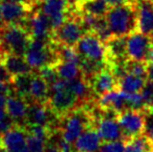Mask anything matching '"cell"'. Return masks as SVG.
<instances>
[{"mask_svg":"<svg viewBox=\"0 0 153 152\" xmlns=\"http://www.w3.org/2000/svg\"><path fill=\"white\" fill-rule=\"evenodd\" d=\"M92 102L77 106L59 119L57 130H59L64 140L70 144H74L85 129L94 127V117L91 110Z\"/></svg>","mask_w":153,"mask_h":152,"instance_id":"obj_1","label":"cell"},{"mask_svg":"<svg viewBox=\"0 0 153 152\" xmlns=\"http://www.w3.org/2000/svg\"><path fill=\"white\" fill-rule=\"evenodd\" d=\"M105 19L114 37H128L131 33L137 30V16L135 0L129 3L111 6Z\"/></svg>","mask_w":153,"mask_h":152,"instance_id":"obj_2","label":"cell"},{"mask_svg":"<svg viewBox=\"0 0 153 152\" xmlns=\"http://www.w3.org/2000/svg\"><path fill=\"white\" fill-rule=\"evenodd\" d=\"M47 104L59 119L80 105L78 98L69 87V81L62 78L50 85V95Z\"/></svg>","mask_w":153,"mask_h":152,"instance_id":"obj_3","label":"cell"},{"mask_svg":"<svg viewBox=\"0 0 153 152\" xmlns=\"http://www.w3.org/2000/svg\"><path fill=\"white\" fill-rule=\"evenodd\" d=\"M0 33H1V47L4 54L14 53L24 56L32 38L29 31L23 25H5Z\"/></svg>","mask_w":153,"mask_h":152,"instance_id":"obj_4","label":"cell"},{"mask_svg":"<svg viewBox=\"0 0 153 152\" xmlns=\"http://www.w3.org/2000/svg\"><path fill=\"white\" fill-rule=\"evenodd\" d=\"M85 33L87 31L82 26L80 15L72 12L61 26L52 31L51 41L56 45L75 47Z\"/></svg>","mask_w":153,"mask_h":152,"instance_id":"obj_5","label":"cell"},{"mask_svg":"<svg viewBox=\"0 0 153 152\" xmlns=\"http://www.w3.org/2000/svg\"><path fill=\"white\" fill-rule=\"evenodd\" d=\"M117 120L124 133L125 141L145 133L146 113L143 110L127 108L118 113Z\"/></svg>","mask_w":153,"mask_h":152,"instance_id":"obj_6","label":"cell"},{"mask_svg":"<svg viewBox=\"0 0 153 152\" xmlns=\"http://www.w3.org/2000/svg\"><path fill=\"white\" fill-rule=\"evenodd\" d=\"M152 45V37L146 36L137 30H134L127 37V61L148 63Z\"/></svg>","mask_w":153,"mask_h":152,"instance_id":"obj_7","label":"cell"},{"mask_svg":"<svg viewBox=\"0 0 153 152\" xmlns=\"http://www.w3.org/2000/svg\"><path fill=\"white\" fill-rule=\"evenodd\" d=\"M75 48L83 59L105 63V45L92 31H87L78 41Z\"/></svg>","mask_w":153,"mask_h":152,"instance_id":"obj_8","label":"cell"},{"mask_svg":"<svg viewBox=\"0 0 153 152\" xmlns=\"http://www.w3.org/2000/svg\"><path fill=\"white\" fill-rule=\"evenodd\" d=\"M89 82L91 85L92 92L96 99L111 91L120 90L119 79L114 74L113 70L108 66H105L103 69L97 72L90 79Z\"/></svg>","mask_w":153,"mask_h":152,"instance_id":"obj_9","label":"cell"},{"mask_svg":"<svg viewBox=\"0 0 153 152\" xmlns=\"http://www.w3.org/2000/svg\"><path fill=\"white\" fill-rule=\"evenodd\" d=\"M23 26L29 31L32 39L51 40V23L49 18L41 10H33Z\"/></svg>","mask_w":153,"mask_h":152,"instance_id":"obj_10","label":"cell"},{"mask_svg":"<svg viewBox=\"0 0 153 152\" xmlns=\"http://www.w3.org/2000/svg\"><path fill=\"white\" fill-rule=\"evenodd\" d=\"M0 144L7 152H29L25 126L15 124L0 136Z\"/></svg>","mask_w":153,"mask_h":152,"instance_id":"obj_11","label":"cell"},{"mask_svg":"<svg viewBox=\"0 0 153 152\" xmlns=\"http://www.w3.org/2000/svg\"><path fill=\"white\" fill-rule=\"evenodd\" d=\"M34 6L24 3H13V2H1L2 16L5 25L20 24L24 25L29 15L34 10Z\"/></svg>","mask_w":153,"mask_h":152,"instance_id":"obj_12","label":"cell"},{"mask_svg":"<svg viewBox=\"0 0 153 152\" xmlns=\"http://www.w3.org/2000/svg\"><path fill=\"white\" fill-rule=\"evenodd\" d=\"M137 30L151 37L153 33V0H135Z\"/></svg>","mask_w":153,"mask_h":152,"instance_id":"obj_13","label":"cell"},{"mask_svg":"<svg viewBox=\"0 0 153 152\" xmlns=\"http://www.w3.org/2000/svg\"><path fill=\"white\" fill-rule=\"evenodd\" d=\"M28 110V101L17 95H8L5 104V112L14 122L19 125L25 126V118Z\"/></svg>","mask_w":153,"mask_h":152,"instance_id":"obj_14","label":"cell"},{"mask_svg":"<svg viewBox=\"0 0 153 152\" xmlns=\"http://www.w3.org/2000/svg\"><path fill=\"white\" fill-rule=\"evenodd\" d=\"M102 144V140L99 136L95 127L85 129L74 142L75 152H98Z\"/></svg>","mask_w":153,"mask_h":152,"instance_id":"obj_15","label":"cell"},{"mask_svg":"<svg viewBox=\"0 0 153 152\" xmlns=\"http://www.w3.org/2000/svg\"><path fill=\"white\" fill-rule=\"evenodd\" d=\"M1 63L12 76H18L33 72L24 56L14 53H5L2 56Z\"/></svg>","mask_w":153,"mask_h":152,"instance_id":"obj_16","label":"cell"},{"mask_svg":"<svg viewBox=\"0 0 153 152\" xmlns=\"http://www.w3.org/2000/svg\"><path fill=\"white\" fill-rule=\"evenodd\" d=\"M49 95H50V85L42 76H40L34 71L30 81V87H29L28 102L33 101L46 103L49 99Z\"/></svg>","mask_w":153,"mask_h":152,"instance_id":"obj_17","label":"cell"},{"mask_svg":"<svg viewBox=\"0 0 153 152\" xmlns=\"http://www.w3.org/2000/svg\"><path fill=\"white\" fill-rule=\"evenodd\" d=\"M111 6L104 0H75L74 12L105 17Z\"/></svg>","mask_w":153,"mask_h":152,"instance_id":"obj_18","label":"cell"},{"mask_svg":"<svg viewBox=\"0 0 153 152\" xmlns=\"http://www.w3.org/2000/svg\"><path fill=\"white\" fill-rule=\"evenodd\" d=\"M147 82L148 79L132 75V74L126 73V72L124 73V75L119 78L120 90L129 94L141 93Z\"/></svg>","mask_w":153,"mask_h":152,"instance_id":"obj_19","label":"cell"},{"mask_svg":"<svg viewBox=\"0 0 153 152\" xmlns=\"http://www.w3.org/2000/svg\"><path fill=\"white\" fill-rule=\"evenodd\" d=\"M124 152H153V142L145 133L127 139Z\"/></svg>","mask_w":153,"mask_h":152,"instance_id":"obj_20","label":"cell"},{"mask_svg":"<svg viewBox=\"0 0 153 152\" xmlns=\"http://www.w3.org/2000/svg\"><path fill=\"white\" fill-rule=\"evenodd\" d=\"M34 72V71H33ZM33 72L22 75L13 76L12 78V90L15 95L27 100L29 99V87H30V81L33 75Z\"/></svg>","mask_w":153,"mask_h":152,"instance_id":"obj_21","label":"cell"},{"mask_svg":"<svg viewBox=\"0 0 153 152\" xmlns=\"http://www.w3.org/2000/svg\"><path fill=\"white\" fill-rule=\"evenodd\" d=\"M55 69L59 78L66 80H71L81 75L79 65L71 62H59L57 65H55Z\"/></svg>","mask_w":153,"mask_h":152,"instance_id":"obj_22","label":"cell"},{"mask_svg":"<svg viewBox=\"0 0 153 152\" xmlns=\"http://www.w3.org/2000/svg\"><path fill=\"white\" fill-rule=\"evenodd\" d=\"M148 66H149V64L145 63V62L126 61L124 65V69L126 73L148 79Z\"/></svg>","mask_w":153,"mask_h":152,"instance_id":"obj_23","label":"cell"},{"mask_svg":"<svg viewBox=\"0 0 153 152\" xmlns=\"http://www.w3.org/2000/svg\"><path fill=\"white\" fill-rule=\"evenodd\" d=\"M144 101V112H153V83L148 81L141 92Z\"/></svg>","mask_w":153,"mask_h":152,"instance_id":"obj_24","label":"cell"},{"mask_svg":"<svg viewBox=\"0 0 153 152\" xmlns=\"http://www.w3.org/2000/svg\"><path fill=\"white\" fill-rule=\"evenodd\" d=\"M36 72L40 76H42L49 85H52L59 78V75H57L55 66H45V67H42L39 70H36Z\"/></svg>","mask_w":153,"mask_h":152,"instance_id":"obj_25","label":"cell"},{"mask_svg":"<svg viewBox=\"0 0 153 152\" xmlns=\"http://www.w3.org/2000/svg\"><path fill=\"white\" fill-rule=\"evenodd\" d=\"M45 141L27 133V147L29 152H44Z\"/></svg>","mask_w":153,"mask_h":152,"instance_id":"obj_26","label":"cell"},{"mask_svg":"<svg viewBox=\"0 0 153 152\" xmlns=\"http://www.w3.org/2000/svg\"><path fill=\"white\" fill-rule=\"evenodd\" d=\"M15 124L16 123L14 122V120L6 114L5 117L2 118V119L0 120V136H1L4 132H6L7 130H10V128L15 125Z\"/></svg>","mask_w":153,"mask_h":152,"instance_id":"obj_27","label":"cell"},{"mask_svg":"<svg viewBox=\"0 0 153 152\" xmlns=\"http://www.w3.org/2000/svg\"><path fill=\"white\" fill-rule=\"evenodd\" d=\"M109 6H115V5H120V4H125L132 2L133 0H104Z\"/></svg>","mask_w":153,"mask_h":152,"instance_id":"obj_28","label":"cell"},{"mask_svg":"<svg viewBox=\"0 0 153 152\" xmlns=\"http://www.w3.org/2000/svg\"><path fill=\"white\" fill-rule=\"evenodd\" d=\"M7 95L5 94H2L0 93V108H5V104H6V100H7Z\"/></svg>","mask_w":153,"mask_h":152,"instance_id":"obj_29","label":"cell"},{"mask_svg":"<svg viewBox=\"0 0 153 152\" xmlns=\"http://www.w3.org/2000/svg\"><path fill=\"white\" fill-rule=\"evenodd\" d=\"M148 81L153 83V65L148 66Z\"/></svg>","mask_w":153,"mask_h":152,"instance_id":"obj_30","label":"cell"},{"mask_svg":"<svg viewBox=\"0 0 153 152\" xmlns=\"http://www.w3.org/2000/svg\"><path fill=\"white\" fill-rule=\"evenodd\" d=\"M1 2H13V3H24V4H29V5H31L30 3H29L28 0H0Z\"/></svg>","mask_w":153,"mask_h":152,"instance_id":"obj_31","label":"cell"},{"mask_svg":"<svg viewBox=\"0 0 153 152\" xmlns=\"http://www.w3.org/2000/svg\"><path fill=\"white\" fill-rule=\"evenodd\" d=\"M5 26V23H4V20H3V16H2V12H1V8H0V31L4 28Z\"/></svg>","mask_w":153,"mask_h":152,"instance_id":"obj_32","label":"cell"},{"mask_svg":"<svg viewBox=\"0 0 153 152\" xmlns=\"http://www.w3.org/2000/svg\"><path fill=\"white\" fill-rule=\"evenodd\" d=\"M148 64H149V65H153V45H152L151 51H150V55H149V59H148Z\"/></svg>","mask_w":153,"mask_h":152,"instance_id":"obj_33","label":"cell"},{"mask_svg":"<svg viewBox=\"0 0 153 152\" xmlns=\"http://www.w3.org/2000/svg\"><path fill=\"white\" fill-rule=\"evenodd\" d=\"M6 116V112H5V108H0V120L2 119V118H4Z\"/></svg>","mask_w":153,"mask_h":152,"instance_id":"obj_34","label":"cell"},{"mask_svg":"<svg viewBox=\"0 0 153 152\" xmlns=\"http://www.w3.org/2000/svg\"><path fill=\"white\" fill-rule=\"evenodd\" d=\"M28 1L32 6H36L38 3H40V0H28Z\"/></svg>","mask_w":153,"mask_h":152,"instance_id":"obj_35","label":"cell"},{"mask_svg":"<svg viewBox=\"0 0 153 152\" xmlns=\"http://www.w3.org/2000/svg\"><path fill=\"white\" fill-rule=\"evenodd\" d=\"M46 1H50V0H40V3H42V2H46Z\"/></svg>","mask_w":153,"mask_h":152,"instance_id":"obj_36","label":"cell"},{"mask_svg":"<svg viewBox=\"0 0 153 152\" xmlns=\"http://www.w3.org/2000/svg\"><path fill=\"white\" fill-rule=\"evenodd\" d=\"M151 37H152V39H153V33H152V36H151Z\"/></svg>","mask_w":153,"mask_h":152,"instance_id":"obj_37","label":"cell"},{"mask_svg":"<svg viewBox=\"0 0 153 152\" xmlns=\"http://www.w3.org/2000/svg\"><path fill=\"white\" fill-rule=\"evenodd\" d=\"M0 146H1V144H0Z\"/></svg>","mask_w":153,"mask_h":152,"instance_id":"obj_38","label":"cell"}]
</instances>
